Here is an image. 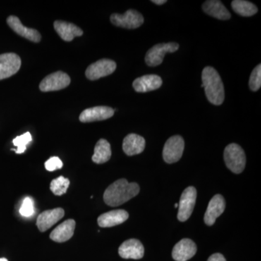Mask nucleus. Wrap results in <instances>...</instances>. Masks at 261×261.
<instances>
[{
    "mask_svg": "<svg viewBox=\"0 0 261 261\" xmlns=\"http://www.w3.org/2000/svg\"><path fill=\"white\" fill-rule=\"evenodd\" d=\"M140 190V186L137 183H129L125 178H121L106 189L103 199L108 205L116 207L136 197Z\"/></svg>",
    "mask_w": 261,
    "mask_h": 261,
    "instance_id": "obj_1",
    "label": "nucleus"
},
{
    "mask_svg": "<svg viewBox=\"0 0 261 261\" xmlns=\"http://www.w3.org/2000/svg\"><path fill=\"white\" fill-rule=\"evenodd\" d=\"M202 81L209 102L215 106L222 104L225 98L224 87L217 70L213 67H205L202 70Z\"/></svg>",
    "mask_w": 261,
    "mask_h": 261,
    "instance_id": "obj_2",
    "label": "nucleus"
},
{
    "mask_svg": "<svg viewBox=\"0 0 261 261\" xmlns=\"http://www.w3.org/2000/svg\"><path fill=\"white\" fill-rule=\"evenodd\" d=\"M224 161L228 169L233 173H241L246 164L245 151L238 144H230L225 148Z\"/></svg>",
    "mask_w": 261,
    "mask_h": 261,
    "instance_id": "obj_3",
    "label": "nucleus"
},
{
    "mask_svg": "<svg viewBox=\"0 0 261 261\" xmlns=\"http://www.w3.org/2000/svg\"><path fill=\"white\" fill-rule=\"evenodd\" d=\"M179 47L176 42L161 43L154 45L147 51L145 56L146 64L150 67H155L163 63L166 53H174Z\"/></svg>",
    "mask_w": 261,
    "mask_h": 261,
    "instance_id": "obj_4",
    "label": "nucleus"
},
{
    "mask_svg": "<svg viewBox=\"0 0 261 261\" xmlns=\"http://www.w3.org/2000/svg\"><path fill=\"white\" fill-rule=\"evenodd\" d=\"M111 21L116 27L134 29L139 28L143 24L144 18L137 10H128L124 14L114 13L111 15Z\"/></svg>",
    "mask_w": 261,
    "mask_h": 261,
    "instance_id": "obj_5",
    "label": "nucleus"
},
{
    "mask_svg": "<svg viewBox=\"0 0 261 261\" xmlns=\"http://www.w3.org/2000/svg\"><path fill=\"white\" fill-rule=\"evenodd\" d=\"M197 190L194 187H187L181 194L178 203V219L180 221H186L191 216L195 207Z\"/></svg>",
    "mask_w": 261,
    "mask_h": 261,
    "instance_id": "obj_6",
    "label": "nucleus"
},
{
    "mask_svg": "<svg viewBox=\"0 0 261 261\" xmlns=\"http://www.w3.org/2000/svg\"><path fill=\"white\" fill-rule=\"evenodd\" d=\"M185 149V141L181 136H173L165 144L163 157L167 163L178 162L181 159Z\"/></svg>",
    "mask_w": 261,
    "mask_h": 261,
    "instance_id": "obj_7",
    "label": "nucleus"
},
{
    "mask_svg": "<svg viewBox=\"0 0 261 261\" xmlns=\"http://www.w3.org/2000/svg\"><path fill=\"white\" fill-rule=\"evenodd\" d=\"M116 69V63L109 59L99 60L89 65L86 70V76L94 81L112 74Z\"/></svg>",
    "mask_w": 261,
    "mask_h": 261,
    "instance_id": "obj_8",
    "label": "nucleus"
},
{
    "mask_svg": "<svg viewBox=\"0 0 261 261\" xmlns=\"http://www.w3.org/2000/svg\"><path fill=\"white\" fill-rule=\"evenodd\" d=\"M70 83L69 75L63 72L58 71L46 76L39 84V89L42 92H53L65 89Z\"/></svg>",
    "mask_w": 261,
    "mask_h": 261,
    "instance_id": "obj_9",
    "label": "nucleus"
},
{
    "mask_svg": "<svg viewBox=\"0 0 261 261\" xmlns=\"http://www.w3.org/2000/svg\"><path fill=\"white\" fill-rule=\"evenodd\" d=\"M21 60L15 53L0 55V80L9 78L20 69Z\"/></svg>",
    "mask_w": 261,
    "mask_h": 261,
    "instance_id": "obj_10",
    "label": "nucleus"
},
{
    "mask_svg": "<svg viewBox=\"0 0 261 261\" xmlns=\"http://www.w3.org/2000/svg\"><path fill=\"white\" fill-rule=\"evenodd\" d=\"M114 110L106 106H97L84 110L81 113L80 120L82 123L104 121L111 118L114 115Z\"/></svg>",
    "mask_w": 261,
    "mask_h": 261,
    "instance_id": "obj_11",
    "label": "nucleus"
},
{
    "mask_svg": "<svg viewBox=\"0 0 261 261\" xmlns=\"http://www.w3.org/2000/svg\"><path fill=\"white\" fill-rule=\"evenodd\" d=\"M118 253L124 259L139 260L143 257L145 249L140 240L130 239L122 243L118 249Z\"/></svg>",
    "mask_w": 261,
    "mask_h": 261,
    "instance_id": "obj_12",
    "label": "nucleus"
},
{
    "mask_svg": "<svg viewBox=\"0 0 261 261\" xmlns=\"http://www.w3.org/2000/svg\"><path fill=\"white\" fill-rule=\"evenodd\" d=\"M65 211L61 207L44 211L37 218V226L42 232L54 226L64 216Z\"/></svg>",
    "mask_w": 261,
    "mask_h": 261,
    "instance_id": "obj_13",
    "label": "nucleus"
},
{
    "mask_svg": "<svg viewBox=\"0 0 261 261\" xmlns=\"http://www.w3.org/2000/svg\"><path fill=\"white\" fill-rule=\"evenodd\" d=\"M197 252V245L190 239H183L178 242L172 251V257L176 261H187Z\"/></svg>",
    "mask_w": 261,
    "mask_h": 261,
    "instance_id": "obj_14",
    "label": "nucleus"
},
{
    "mask_svg": "<svg viewBox=\"0 0 261 261\" xmlns=\"http://www.w3.org/2000/svg\"><path fill=\"white\" fill-rule=\"evenodd\" d=\"M226 203L224 197L221 195H215L211 199L206 211L204 221L207 226H213L216 219L224 213Z\"/></svg>",
    "mask_w": 261,
    "mask_h": 261,
    "instance_id": "obj_15",
    "label": "nucleus"
},
{
    "mask_svg": "<svg viewBox=\"0 0 261 261\" xmlns=\"http://www.w3.org/2000/svg\"><path fill=\"white\" fill-rule=\"evenodd\" d=\"M162 84V79L159 75H145L135 80L133 82V87L136 92L145 93L159 89Z\"/></svg>",
    "mask_w": 261,
    "mask_h": 261,
    "instance_id": "obj_16",
    "label": "nucleus"
},
{
    "mask_svg": "<svg viewBox=\"0 0 261 261\" xmlns=\"http://www.w3.org/2000/svg\"><path fill=\"white\" fill-rule=\"evenodd\" d=\"M7 23L9 25L10 28L13 29L18 35L21 36L33 42H40L41 35L39 32L35 29L24 27L18 17L11 15L7 19Z\"/></svg>",
    "mask_w": 261,
    "mask_h": 261,
    "instance_id": "obj_17",
    "label": "nucleus"
},
{
    "mask_svg": "<svg viewBox=\"0 0 261 261\" xmlns=\"http://www.w3.org/2000/svg\"><path fill=\"white\" fill-rule=\"evenodd\" d=\"M75 221L73 219H68L57 226L51 231L49 238L56 243H64L69 240L74 233Z\"/></svg>",
    "mask_w": 261,
    "mask_h": 261,
    "instance_id": "obj_18",
    "label": "nucleus"
},
{
    "mask_svg": "<svg viewBox=\"0 0 261 261\" xmlns=\"http://www.w3.org/2000/svg\"><path fill=\"white\" fill-rule=\"evenodd\" d=\"M128 219V214L126 211L116 210L101 215L98 218L97 222L100 227H113L121 224Z\"/></svg>",
    "mask_w": 261,
    "mask_h": 261,
    "instance_id": "obj_19",
    "label": "nucleus"
},
{
    "mask_svg": "<svg viewBox=\"0 0 261 261\" xmlns=\"http://www.w3.org/2000/svg\"><path fill=\"white\" fill-rule=\"evenodd\" d=\"M145 148V140L143 137L136 134H130L125 137L123 142V149L128 156L142 153Z\"/></svg>",
    "mask_w": 261,
    "mask_h": 261,
    "instance_id": "obj_20",
    "label": "nucleus"
},
{
    "mask_svg": "<svg viewBox=\"0 0 261 261\" xmlns=\"http://www.w3.org/2000/svg\"><path fill=\"white\" fill-rule=\"evenodd\" d=\"M54 28L58 35L66 42H70L75 37L83 35V31L74 24L62 20H56L54 23Z\"/></svg>",
    "mask_w": 261,
    "mask_h": 261,
    "instance_id": "obj_21",
    "label": "nucleus"
},
{
    "mask_svg": "<svg viewBox=\"0 0 261 261\" xmlns=\"http://www.w3.org/2000/svg\"><path fill=\"white\" fill-rule=\"evenodd\" d=\"M202 8L206 14L219 20H228L231 18L229 12L221 1L208 0L203 3Z\"/></svg>",
    "mask_w": 261,
    "mask_h": 261,
    "instance_id": "obj_22",
    "label": "nucleus"
},
{
    "mask_svg": "<svg viewBox=\"0 0 261 261\" xmlns=\"http://www.w3.org/2000/svg\"><path fill=\"white\" fill-rule=\"evenodd\" d=\"M111 147L109 142L104 139L98 141L94 147V152L92 156V161L97 164H102L108 162L111 158Z\"/></svg>",
    "mask_w": 261,
    "mask_h": 261,
    "instance_id": "obj_23",
    "label": "nucleus"
},
{
    "mask_svg": "<svg viewBox=\"0 0 261 261\" xmlns=\"http://www.w3.org/2000/svg\"><path fill=\"white\" fill-rule=\"evenodd\" d=\"M231 7L235 13L244 17L252 16L257 13V8L253 3L245 0H233Z\"/></svg>",
    "mask_w": 261,
    "mask_h": 261,
    "instance_id": "obj_24",
    "label": "nucleus"
},
{
    "mask_svg": "<svg viewBox=\"0 0 261 261\" xmlns=\"http://www.w3.org/2000/svg\"><path fill=\"white\" fill-rule=\"evenodd\" d=\"M70 181L68 178L59 176V177L53 180L50 184V190L54 195L61 196L67 192Z\"/></svg>",
    "mask_w": 261,
    "mask_h": 261,
    "instance_id": "obj_25",
    "label": "nucleus"
},
{
    "mask_svg": "<svg viewBox=\"0 0 261 261\" xmlns=\"http://www.w3.org/2000/svg\"><path fill=\"white\" fill-rule=\"evenodd\" d=\"M32 141V135L29 132L18 136L13 141V145L17 147V149H13V150H15L17 154L23 153L27 149V145H29Z\"/></svg>",
    "mask_w": 261,
    "mask_h": 261,
    "instance_id": "obj_26",
    "label": "nucleus"
},
{
    "mask_svg": "<svg viewBox=\"0 0 261 261\" xmlns=\"http://www.w3.org/2000/svg\"><path fill=\"white\" fill-rule=\"evenodd\" d=\"M250 88L253 92H256L261 87V65L259 64L252 70L249 81Z\"/></svg>",
    "mask_w": 261,
    "mask_h": 261,
    "instance_id": "obj_27",
    "label": "nucleus"
},
{
    "mask_svg": "<svg viewBox=\"0 0 261 261\" xmlns=\"http://www.w3.org/2000/svg\"><path fill=\"white\" fill-rule=\"evenodd\" d=\"M20 214L23 217H30L34 214V206L32 199L31 197H27L24 199L23 204L20 207Z\"/></svg>",
    "mask_w": 261,
    "mask_h": 261,
    "instance_id": "obj_28",
    "label": "nucleus"
},
{
    "mask_svg": "<svg viewBox=\"0 0 261 261\" xmlns=\"http://www.w3.org/2000/svg\"><path fill=\"white\" fill-rule=\"evenodd\" d=\"M44 166H45V168L48 171H55L63 168V162L59 158L51 157L46 161Z\"/></svg>",
    "mask_w": 261,
    "mask_h": 261,
    "instance_id": "obj_29",
    "label": "nucleus"
},
{
    "mask_svg": "<svg viewBox=\"0 0 261 261\" xmlns=\"http://www.w3.org/2000/svg\"><path fill=\"white\" fill-rule=\"evenodd\" d=\"M207 261H226L224 255L220 253H215L209 257Z\"/></svg>",
    "mask_w": 261,
    "mask_h": 261,
    "instance_id": "obj_30",
    "label": "nucleus"
},
{
    "mask_svg": "<svg viewBox=\"0 0 261 261\" xmlns=\"http://www.w3.org/2000/svg\"><path fill=\"white\" fill-rule=\"evenodd\" d=\"M166 2H167L166 0H152V3L156 5H161L166 3Z\"/></svg>",
    "mask_w": 261,
    "mask_h": 261,
    "instance_id": "obj_31",
    "label": "nucleus"
},
{
    "mask_svg": "<svg viewBox=\"0 0 261 261\" xmlns=\"http://www.w3.org/2000/svg\"><path fill=\"white\" fill-rule=\"evenodd\" d=\"M0 261H8L7 260L6 258H4V257H3V258H0Z\"/></svg>",
    "mask_w": 261,
    "mask_h": 261,
    "instance_id": "obj_32",
    "label": "nucleus"
},
{
    "mask_svg": "<svg viewBox=\"0 0 261 261\" xmlns=\"http://www.w3.org/2000/svg\"><path fill=\"white\" fill-rule=\"evenodd\" d=\"M175 207H176V208H177V207H178V203L175 204Z\"/></svg>",
    "mask_w": 261,
    "mask_h": 261,
    "instance_id": "obj_33",
    "label": "nucleus"
}]
</instances>
